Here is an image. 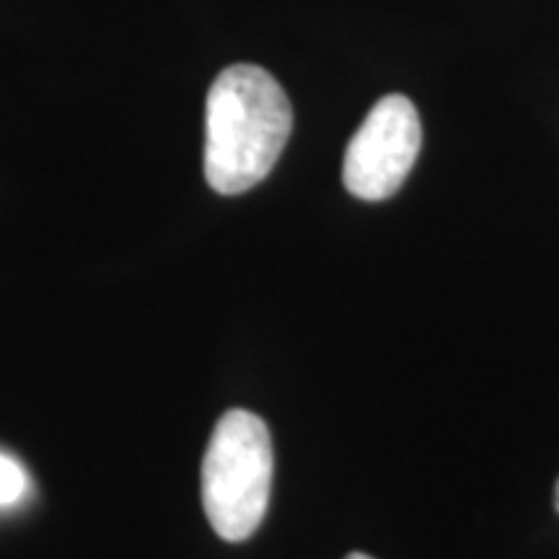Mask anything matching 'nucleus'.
Listing matches in <instances>:
<instances>
[{"label": "nucleus", "instance_id": "f257e3e1", "mask_svg": "<svg viewBox=\"0 0 559 559\" xmlns=\"http://www.w3.org/2000/svg\"><path fill=\"white\" fill-rule=\"evenodd\" d=\"M293 130L288 96L267 70L239 62L215 79L205 107V179L241 194L275 169Z\"/></svg>", "mask_w": 559, "mask_h": 559}, {"label": "nucleus", "instance_id": "f03ea898", "mask_svg": "<svg viewBox=\"0 0 559 559\" xmlns=\"http://www.w3.org/2000/svg\"><path fill=\"white\" fill-rule=\"evenodd\" d=\"M272 438L254 412L218 419L202 459V508L215 534L243 542L260 528L272 489Z\"/></svg>", "mask_w": 559, "mask_h": 559}, {"label": "nucleus", "instance_id": "7ed1b4c3", "mask_svg": "<svg viewBox=\"0 0 559 559\" xmlns=\"http://www.w3.org/2000/svg\"><path fill=\"white\" fill-rule=\"evenodd\" d=\"M423 145V124L407 96L389 94L373 104L349 140L342 179L349 194L366 202L389 200L402 190Z\"/></svg>", "mask_w": 559, "mask_h": 559}, {"label": "nucleus", "instance_id": "20e7f679", "mask_svg": "<svg viewBox=\"0 0 559 559\" xmlns=\"http://www.w3.org/2000/svg\"><path fill=\"white\" fill-rule=\"evenodd\" d=\"M29 477L16 459L0 453V508H9L24 498Z\"/></svg>", "mask_w": 559, "mask_h": 559}, {"label": "nucleus", "instance_id": "39448f33", "mask_svg": "<svg viewBox=\"0 0 559 559\" xmlns=\"http://www.w3.org/2000/svg\"><path fill=\"white\" fill-rule=\"evenodd\" d=\"M347 559H370L368 555H360V551H355V555H349Z\"/></svg>", "mask_w": 559, "mask_h": 559}, {"label": "nucleus", "instance_id": "423d86ee", "mask_svg": "<svg viewBox=\"0 0 559 559\" xmlns=\"http://www.w3.org/2000/svg\"><path fill=\"white\" fill-rule=\"evenodd\" d=\"M555 506L559 510V479H557V487H555Z\"/></svg>", "mask_w": 559, "mask_h": 559}]
</instances>
